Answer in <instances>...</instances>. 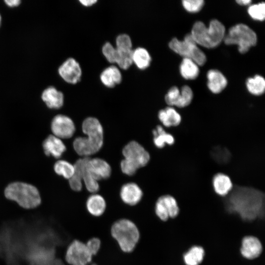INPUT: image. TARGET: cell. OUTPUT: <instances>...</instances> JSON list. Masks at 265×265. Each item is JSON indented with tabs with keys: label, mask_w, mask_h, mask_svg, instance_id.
Wrapping results in <instances>:
<instances>
[{
	"label": "cell",
	"mask_w": 265,
	"mask_h": 265,
	"mask_svg": "<svg viewBox=\"0 0 265 265\" xmlns=\"http://www.w3.org/2000/svg\"><path fill=\"white\" fill-rule=\"evenodd\" d=\"M207 77L208 87L214 94L220 93L227 86L226 77L218 70H210L207 74Z\"/></svg>",
	"instance_id": "20"
},
{
	"label": "cell",
	"mask_w": 265,
	"mask_h": 265,
	"mask_svg": "<svg viewBox=\"0 0 265 265\" xmlns=\"http://www.w3.org/2000/svg\"><path fill=\"white\" fill-rule=\"evenodd\" d=\"M54 170L56 174L70 179L74 173V166L67 161L59 160L54 165Z\"/></svg>",
	"instance_id": "31"
},
{
	"label": "cell",
	"mask_w": 265,
	"mask_h": 265,
	"mask_svg": "<svg viewBox=\"0 0 265 265\" xmlns=\"http://www.w3.org/2000/svg\"><path fill=\"white\" fill-rule=\"evenodd\" d=\"M43 147L47 156L52 155L56 159L60 158L66 149L61 139L53 135H49L44 140Z\"/></svg>",
	"instance_id": "21"
},
{
	"label": "cell",
	"mask_w": 265,
	"mask_h": 265,
	"mask_svg": "<svg viewBox=\"0 0 265 265\" xmlns=\"http://www.w3.org/2000/svg\"><path fill=\"white\" fill-rule=\"evenodd\" d=\"M182 4L184 8L189 12H199L204 5L203 0H183Z\"/></svg>",
	"instance_id": "36"
},
{
	"label": "cell",
	"mask_w": 265,
	"mask_h": 265,
	"mask_svg": "<svg viewBox=\"0 0 265 265\" xmlns=\"http://www.w3.org/2000/svg\"><path fill=\"white\" fill-rule=\"evenodd\" d=\"M85 157L78 159L74 164V173L69 180L71 188L74 191H79L82 187V168L85 161Z\"/></svg>",
	"instance_id": "28"
},
{
	"label": "cell",
	"mask_w": 265,
	"mask_h": 265,
	"mask_svg": "<svg viewBox=\"0 0 265 265\" xmlns=\"http://www.w3.org/2000/svg\"><path fill=\"white\" fill-rule=\"evenodd\" d=\"M206 254L202 246L194 245L190 246L183 255L185 265H200L204 261Z\"/></svg>",
	"instance_id": "23"
},
{
	"label": "cell",
	"mask_w": 265,
	"mask_h": 265,
	"mask_svg": "<svg viewBox=\"0 0 265 265\" xmlns=\"http://www.w3.org/2000/svg\"><path fill=\"white\" fill-rule=\"evenodd\" d=\"M41 98L50 108L58 109L64 103V95L54 86H49L42 93Z\"/></svg>",
	"instance_id": "19"
},
{
	"label": "cell",
	"mask_w": 265,
	"mask_h": 265,
	"mask_svg": "<svg viewBox=\"0 0 265 265\" xmlns=\"http://www.w3.org/2000/svg\"><path fill=\"white\" fill-rule=\"evenodd\" d=\"M80 3L83 6L89 7L93 5L97 2L96 0H80Z\"/></svg>",
	"instance_id": "39"
},
{
	"label": "cell",
	"mask_w": 265,
	"mask_h": 265,
	"mask_svg": "<svg viewBox=\"0 0 265 265\" xmlns=\"http://www.w3.org/2000/svg\"><path fill=\"white\" fill-rule=\"evenodd\" d=\"M4 195L7 199L15 201L20 206L26 209L36 208L41 202L36 187L25 183L9 184L5 189Z\"/></svg>",
	"instance_id": "4"
},
{
	"label": "cell",
	"mask_w": 265,
	"mask_h": 265,
	"mask_svg": "<svg viewBox=\"0 0 265 265\" xmlns=\"http://www.w3.org/2000/svg\"><path fill=\"white\" fill-rule=\"evenodd\" d=\"M95 265V264H93V265Z\"/></svg>",
	"instance_id": "42"
},
{
	"label": "cell",
	"mask_w": 265,
	"mask_h": 265,
	"mask_svg": "<svg viewBox=\"0 0 265 265\" xmlns=\"http://www.w3.org/2000/svg\"><path fill=\"white\" fill-rule=\"evenodd\" d=\"M5 3L10 7H15L20 4L21 1L20 0H4Z\"/></svg>",
	"instance_id": "38"
},
{
	"label": "cell",
	"mask_w": 265,
	"mask_h": 265,
	"mask_svg": "<svg viewBox=\"0 0 265 265\" xmlns=\"http://www.w3.org/2000/svg\"><path fill=\"white\" fill-rule=\"evenodd\" d=\"M1 20H2L1 16L0 14V25H1Z\"/></svg>",
	"instance_id": "41"
},
{
	"label": "cell",
	"mask_w": 265,
	"mask_h": 265,
	"mask_svg": "<svg viewBox=\"0 0 265 265\" xmlns=\"http://www.w3.org/2000/svg\"><path fill=\"white\" fill-rule=\"evenodd\" d=\"M85 244L91 254L94 255L100 249L101 241L99 238H93L89 239Z\"/></svg>",
	"instance_id": "37"
},
{
	"label": "cell",
	"mask_w": 265,
	"mask_h": 265,
	"mask_svg": "<svg viewBox=\"0 0 265 265\" xmlns=\"http://www.w3.org/2000/svg\"><path fill=\"white\" fill-rule=\"evenodd\" d=\"M152 133L153 143L159 149H162L166 145H172L175 142L174 136L171 133L166 132L161 125H158L153 130Z\"/></svg>",
	"instance_id": "24"
},
{
	"label": "cell",
	"mask_w": 265,
	"mask_h": 265,
	"mask_svg": "<svg viewBox=\"0 0 265 265\" xmlns=\"http://www.w3.org/2000/svg\"><path fill=\"white\" fill-rule=\"evenodd\" d=\"M58 73L65 81L72 84L79 82L82 76L80 64L73 57L67 58L61 64Z\"/></svg>",
	"instance_id": "13"
},
{
	"label": "cell",
	"mask_w": 265,
	"mask_h": 265,
	"mask_svg": "<svg viewBox=\"0 0 265 265\" xmlns=\"http://www.w3.org/2000/svg\"><path fill=\"white\" fill-rule=\"evenodd\" d=\"M181 76L186 80H194L199 74L198 65L192 60L183 58L180 66Z\"/></svg>",
	"instance_id": "27"
},
{
	"label": "cell",
	"mask_w": 265,
	"mask_h": 265,
	"mask_svg": "<svg viewBox=\"0 0 265 265\" xmlns=\"http://www.w3.org/2000/svg\"><path fill=\"white\" fill-rule=\"evenodd\" d=\"M115 63L122 69H128L132 64V50L117 49Z\"/></svg>",
	"instance_id": "30"
},
{
	"label": "cell",
	"mask_w": 265,
	"mask_h": 265,
	"mask_svg": "<svg viewBox=\"0 0 265 265\" xmlns=\"http://www.w3.org/2000/svg\"><path fill=\"white\" fill-rule=\"evenodd\" d=\"M248 13L254 20L264 21L265 18V3L264 2L251 5L248 8Z\"/></svg>",
	"instance_id": "33"
},
{
	"label": "cell",
	"mask_w": 265,
	"mask_h": 265,
	"mask_svg": "<svg viewBox=\"0 0 265 265\" xmlns=\"http://www.w3.org/2000/svg\"><path fill=\"white\" fill-rule=\"evenodd\" d=\"M88 157H85V161L82 168V180L87 190L95 193L99 189L98 182L96 181L87 171L85 164Z\"/></svg>",
	"instance_id": "32"
},
{
	"label": "cell",
	"mask_w": 265,
	"mask_h": 265,
	"mask_svg": "<svg viewBox=\"0 0 265 265\" xmlns=\"http://www.w3.org/2000/svg\"><path fill=\"white\" fill-rule=\"evenodd\" d=\"M156 215L162 221L176 218L180 213V208L176 198L171 194H164L157 199L155 207Z\"/></svg>",
	"instance_id": "8"
},
{
	"label": "cell",
	"mask_w": 265,
	"mask_h": 265,
	"mask_svg": "<svg viewBox=\"0 0 265 265\" xmlns=\"http://www.w3.org/2000/svg\"><path fill=\"white\" fill-rule=\"evenodd\" d=\"M106 203L104 198L100 195L93 194L90 195L86 201V208L92 215H101L105 212Z\"/></svg>",
	"instance_id": "25"
},
{
	"label": "cell",
	"mask_w": 265,
	"mask_h": 265,
	"mask_svg": "<svg viewBox=\"0 0 265 265\" xmlns=\"http://www.w3.org/2000/svg\"><path fill=\"white\" fill-rule=\"evenodd\" d=\"M228 195L226 210L236 214L244 222H252L264 217V195L252 188L237 187Z\"/></svg>",
	"instance_id": "1"
},
{
	"label": "cell",
	"mask_w": 265,
	"mask_h": 265,
	"mask_svg": "<svg viewBox=\"0 0 265 265\" xmlns=\"http://www.w3.org/2000/svg\"><path fill=\"white\" fill-rule=\"evenodd\" d=\"M190 34L197 45L211 49L216 47L223 41L226 31L222 23L213 19L208 27L202 22H195Z\"/></svg>",
	"instance_id": "3"
},
{
	"label": "cell",
	"mask_w": 265,
	"mask_h": 265,
	"mask_svg": "<svg viewBox=\"0 0 265 265\" xmlns=\"http://www.w3.org/2000/svg\"><path fill=\"white\" fill-rule=\"evenodd\" d=\"M223 41L227 45H238L239 52L245 53L251 47L256 45L257 36L254 31L248 26L238 24L229 28L225 35Z\"/></svg>",
	"instance_id": "6"
},
{
	"label": "cell",
	"mask_w": 265,
	"mask_h": 265,
	"mask_svg": "<svg viewBox=\"0 0 265 265\" xmlns=\"http://www.w3.org/2000/svg\"><path fill=\"white\" fill-rule=\"evenodd\" d=\"M212 186L215 193L221 197L228 196L234 188L230 177L222 172L216 173L213 176Z\"/></svg>",
	"instance_id": "16"
},
{
	"label": "cell",
	"mask_w": 265,
	"mask_h": 265,
	"mask_svg": "<svg viewBox=\"0 0 265 265\" xmlns=\"http://www.w3.org/2000/svg\"><path fill=\"white\" fill-rule=\"evenodd\" d=\"M51 130L53 135L60 139H67L73 135L76 129L74 122L70 117L59 114L53 118Z\"/></svg>",
	"instance_id": "14"
},
{
	"label": "cell",
	"mask_w": 265,
	"mask_h": 265,
	"mask_svg": "<svg viewBox=\"0 0 265 265\" xmlns=\"http://www.w3.org/2000/svg\"><path fill=\"white\" fill-rule=\"evenodd\" d=\"M158 116L162 125L166 128L178 127L182 121L180 113L174 107L170 106L160 109Z\"/></svg>",
	"instance_id": "18"
},
{
	"label": "cell",
	"mask_w": 265,
	"mask_h": 265,
	"mask_svg": "<svg viewBox=\"0 0 265 265\" xmlns=\"http://www.w3.org/2000/svg\"><path fill=\"white\" fill-rule=\"evenodd\" d=\"M102 52L107 61L111 63H115L117 50L110 42H107L104 44Z\"/></svg>",
	"instance_id": "34"
},
{
	"label": "cell",
	"mask_w": 265,
	"mask_h": 265,
	"mask_svg": "<svg viewBox=\"0 0 265 265\" xmlns=\"http://www.w3.org/2000/svg\"><path fill=\"white\" fill-rule=\"evenodd\" d=\"M246 88L251 94L260 96L263 94L265 90V80L259 75L248 78L246 81Z\"/></svg>",
	"instance_id": "29"
},
{
	"label": "cell",
	"mask_w": 265,
	"mask_h": 265,
	"mask_svg": "<svg viewBox=\"0 0 265 265\" xmlns=\"http://www.w3.org/2000/svg\"><path fill=\"white\" fill-rule=\"evenodd\" d=\"M132 63L140 70L147 68L152 60L149 53L143 47H137L132 50Z\"/></svg>",
	"instance_id": "26"
},
{
	"label": "cell",
	"mask_w": 265,
	"mask_h": 265,
	"mask_svg": "<svg viewBox=\"0 0 265 265\" xmlns=\"http://www.w3.org/2000/svg\"><path fill=\"white\" fill-rule=\"evenodd\" d=\"M236 2L240 5H246L250 4L251 2V0H237Z\"/></svg>",
	"instance_id": "40"
},
{
	"label": "cell",
	"mask_w": 265,
	"mask_h": 265,
	"mask_svg": "<svg viewBox=\"0 0 265 265\" xmlns=\"http://www.w3.org/2000/svg\"><path fill=\"white\" fill-rule=\"evenodd\" d=\"M193 97L192 90L188 86L184 85L181 90L175 86L168 91L164 100L168 106L184 108L191 104Z\"/></svg>",
	"instance_id": "11"
},
{
	"label": "cell",
	"mask_w": 265,
	"mask_h": 265,
	"mask_svg": "<svg viewBox=\"0 0 265 265\" xmlns=\"http://www.w3.org/2000/svg\"><path fill=\"white\" fill-rule=\"evenodd\" d=\"M120 195L125 204L132 206L139 202L142 197L143 192L136 184L128 183L122 186Z\"/></svg>",
	"instance_id": "17"
},
{
	"label": "cell",
	"mask_w": 265,
	"mask_h": 265,
	"mask_svg": "<svg viewBox=\"0 0 265 265\" xmlns=\"http://www.w3.org/2000/svg\"><path fill=\"white\" fill-rule=\"evenodd\" d=\"M100 78L102 83L108 88L115 86L119 84L122 80L120 70L115 65L106 68L101 73Z\"/></svg>",
	"instance_id": "22"
},
{
	"label": "cell",
	"mask_w": 265,
	"mask_h": 265,
	"mask_svg": "<svg viewBox=\"0 0 265 265\" xmlns=\"http://www.w3.org/2000/svg\"><path fill=\"white\" fill-rule=\"evenodd\" d=\"M85 167L88 172L98 182L109 178L111 173L109 164L100 158H88Z\"/></svg>",
	"instance_id": "15"
},
{
	"label": "cell",
	"mask_w": 265,
	"mask_h": 265,
	"mask_svg": "<svg viewBox=\"0 0 265 265\" xmlns=\"http://www.w3.org/2000/svg\"><path fill=\"white\" fill-rule=\"evenodd\" d=\"M263 250L262 243L257 237L246 235L242 238L239 251L240 255L244 259H257L261 255Z\"/></svg>",
	"instance_id": "12"
},
{
	"label": "cell",
	"mask_w": 265,
	"mask_h": 265,
	"mask_svg": "<svg viewBox=\"0 0 265 265\" xmlns=\"http://www.w3.org/2000/svg\"><path fill=\"white\" fill-rule=\"evenodd\" d=\"M169 48L175 53L192 60L198 65L202 66L206 61L205 54L198 47L190 33L186 34L183 41L173 38L169 43Z\"/></svg>",
	"instance_id": "7"
},
{
	"label": "cell",
	"mask_w": 265,
	"mask_h": 265,
	"mask_svg": "<svg viewBox=\"0 0 265 265\" xmlns=\"http://www.w3.org/2000/svg\"><path fill=\"white\" fill-rule=\"evenodd\" d=\"M125 159L137 169L147 164L150 159L149 153L139 143L132 141L125 146L122 150Z\"/></svg>",
	"instance_id": "10"
},
{
	"label": "cell",
	"mask_w": 265,
	"mask_h": 265,
	"mask_svg": "<svg viewBox=\"0 0 265 265\" xmlns=\"http://www.w3.org/2000/svg\"><path fill=\"white\" fill-rule=\"evenodd\" d=\"M111 233L121 250L125 252L133 251L139 239V232L131 220L122 219L112 226Z\"/></svg>",
	"instance_id": "5"
},
{
	"label": "cell",
	"mask_w": 265,
	"mask_h": 265,
	"mask_svg": "<svg viewBox=\"0 0 265 265\" xmlns=\"http://www.w3.org/2000/svg\"><path fill=\"white\" fill-rule=\"evenodd\" d=\"M132 39L129 35L123 33L117 36L115 47L117 49L132 50Z\"/></svg>",
	"instance_id": "35"
},
{
	"label": "cell",
	"mask_w": 265,
	"mask_h": 265,
	"mask_svg": "<svg viewBox=\"0 0 265 265\" xmlns=\"http://www.w3.org/2000/svg\"><path fill=\"white\" fill-rule=\"evenodd\" d=\"M82 131L86 136L75 138L73 142V147L79 155L89 157L98 152L103 146V127L97 118L89 117L83 121Z\"/></svg>",
	"instance_id": "2"
},
{
	"label": "cell",
	"mask_w": 265,
	"mask_h": 265,
	"mask_svg": "<svg viewBox=\"0 0 265 265\" xmlns=\"http://www.w3.org/2000/svg\"><path fill=\"white\" fill-rule=\"evenodd\" d=\"M92 256L85 243L75 240L68 246L65 258L71 265H87L91 261Z\"/></svg>",
	"instance_id": "9"
}]
</instances>
